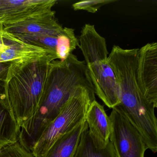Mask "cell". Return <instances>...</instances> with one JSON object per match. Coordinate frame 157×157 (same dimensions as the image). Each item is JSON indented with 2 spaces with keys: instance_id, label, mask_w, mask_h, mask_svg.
I'll list each match as a JSON object with an SVG mask.
<instances>
[{
  "instance_id": "ba28073f",
  "label": "cell",
  "mask_w": 157,
  "mask_h": 157,
  "mask_svg": "<svg viewBox=\"0 0 157 157\" xmlns=\"http://www.w3.org/2000/svg\"><path fill=\"white\" fill-rule=\"evenodd\" d=\"M136 77L143 97L157 107V44L148 43L139 49Z\"/></svg>"
},
{
  "instance_id": "5bb4252c",
  "label": "cell",
  "mask_w": 157,
  "mask_h": 157,
  "mask_svg": "<svg viewBox=\"0 0 157 157\" xmlns=\"http://www.w3.org/2000/svg\"><path fill=\"white\" fill-rule=\"evenodd\" d=\"M79 46V40L75 36L74 29L63 28V33L58 38L56 48L57 58L61 61L65 60Z\"/></svg>"
},
{
  "instance_id": "30bf717a",
  "label": "cell",
  "mask_w": 157,
  "mask_h": 157,
  "mask_svg": "<svg viewBox=\"0 0 157 157\" xmlns=\"http://www.w3.org/2000/svg\"><path fill=\"white\" fill-rule=\"evenodd\" d=\"M86 122L93 136L101 143L106 145L110 141V118L103 106L96 100L92 102L88 109Z\"/></svg>"
},
{
  "instance_id": "7a4b0ae2",
  "label": "cell",
  "mask_w": 157,
  "mask_h": 157,
  "mask_svg": "<svg viewBox=\"0 0 157 157\" xmlns=\"http://www.w3.org/2000/svg\"><path fill=\"white\" fill-rule=\"evenodd\" d=\"M54 60L45 59L8 67L2 93L14 116L19 135L39 108Z\"/></svg>"
},
{
  "instance_id": "e0dca14e",
  "label": "cell",
  "mask_w": 157,
  "mask_h": 157,
  "mask_svg": "<svg viewBox=\"0 0 157 157\" xmlns=\"http://www.w3.org/2000/svg\"><path fill=\"white\" fill-rule=\"evenodd\" d=\"M1 44H2L1 38V37H0V47H1Z\"/></svg>"
},
{
  "instance_id": "3957f363",
  "label": "cell",
  "mask_w": 157,
  "mask_h": 157,
  "mask_svg": "<svg viewBox=\"0 0 157 157\" xmlns=\"http://www.w3.org/2000/svg\"><path fill=\"white\" fill-rule=\"evenodd\" d=\"M78 40L94 93L113 109L119 104V93L114 73L108 62L105 38L97 33L94 25L87 24Z\"/></svg>"
},
{
  "instance_id": "ac0fdd59",
  "label": "cell",
  "mask_w": 157,
  "mask_h": 157,
  "mask_svg": "<svg viewBox=\"0 0 157 157\" xmlns=\"http://www.w3.org/2000/svg\"><path fill=\"white\" fill-rule=\"evenodd\" d=\"M2 62L1 61V60H0V64H1Z\"/></svg>"
},
{
  "instance_id": "8fae6325",
  "label": "cell",
  "mask_w": 157,
  "mask_h": 157,
  "mask_svg": "<svg viewBox=\"0 0 157 157\" xmlns=\"http://www.w3.org/2000/svg\"><path fill=\"white\" fill-rule=\"evenodd\" d=\"M86 122L59 137L43 157H73Z\"/></svg>"
},
{
  "instance_id": "2e32d148",
  "label": "cell",
  "mask_w": 157,
  "mask_h": 157,
  "mask_svg": "<svg viewBox=\"0 0 157 157\" xmlns=\"http://www.w3.org/2000/svg\"><path fill=\"white\" fill-rule=\"evenodd\" d=\"M112 0H91L78 2L72 4L74 10H83L91 13H96L100 8L104 5L115 2Z\"/></svg>"
},
{
  "instance_id": "52a82bcc",
  "label": "cell",
  "mask_w": 157,
  "mask_h": 157,
  "mask_svg": "<svg viewBox=\"0 0 157 157\" xmlns=\"http://www.w3.org/2000/svg\"><path fill=\"white\" fill-rule=\"evenodd\" d=\"M2 44L0 47V60L2 63L21 66L45 59L55 60L56 55L40 47L27 44L3 30L0 26Z\"/></svg>"
},
{
  "instance_id": "4fadbf2b",
  "label": "cell",
  "mask_w": 157,
  "mask_h": 157,
  "mask_svg": "<svg viewBox=\"0 0 157 157\" xmlns=\"http://www.w3.org/2000/svg\"><path fill=\"white\" fill-rule=\"evenodd\" d=\"M19 132L12 111L0 92V150L17 142Z\"/></svg>"
},
{
  "instance_id": "9c48e42d",
  "label": "cell",
  "mask_w": 157,
  "mask_h": 157,
  "mask_svg": "<svg viewBox=\"0 0 157 157\" xmlns=\"http://www.w3.org/2000/svg\"><path fill=\"white\" fill-rule=\"evenodd\" d=\"M56 0H0V25H11L51 12Z\"/></svg>"
},
{
  "instance_id": "9a60e30c",
  "label": "cell",
  "mask_w": 157,
  "mask_h": 157,
  "mask_svg": "<svg viewBox=\"0 0 157 157\" xmlns=\"http://www.w3.org/2000/svg\"><path fill=\"white\" fill-rule=\"evenodd\" d=\"M0 157H36L19 141L7 145L0 150Z\"/></svg>"
},
{
  "instance_id": "277c9868",
  "label": "cell",
  "mask_w": 157,
  "mask_h": 157,
  "mask_svg": "<svg viewBox=\"0 0 157 157\" xmlns=\"http://www.w3.org/2000/svg\"><path fill=\"white\" fill-rule=\"evenodd\" d=\"M95 93L79 87L58 115L46 127L30 150L36 157H43L56 140L80 124L86 122L87 111Z\"/></svg>"
},
{
  "instance_id": "7c38bea8",
  "label": "cell",
  "mask_w": 157,
  "mask_h": 157,
  "mask_svg": "<svg viewBox=\"0 0 157 157\" xmlns=\"http://www.w3.org/2000/svg\"><path fill=\"white\" fill-rule=\"evenodd\" d=\"M73 157H116L113 144L106 145L98 141L89 130L86 123Z\"/></svg>"
},
{
  "instance_id": "6da1fadb",
  "label": "cell",
  "mask_w": 157,
  "mask_h": 157,
  "mask_svg": "<svg viewBox=\"0 0 157 157\" xmlns=\"http://www.w3.org/2000/svg\"><path fill=\"white\" fill-rule=\"evenodd\" d=\"M81 86L94 93L85 61L72 53L63 61H52L43 100L33 119L20 131L19 141L30 149Z\"/></svg>"
},
{
  "instance_id": "d6986e66",
  "label": "cell",
  "mask_w": 157,
  "mask_h": 157,
  "mask_svg": "<svg viewBox=\"0 0 157 157\" xmlns=\"http://www.w3.org/2000/svg\"><path fill=\"white\" fill-rule=\"evenodd\" d=\"M0 26H1V25H0Z\"/></svg>"
},
{
  "instance_id": "8992f818",
  "label": "cell",
  "mask_w": 157,
  "mask_h": 157,
  "mask_svg": "<svg viewBox=\"0 0 157 157\" xmlns=\"http://www.w3.org/2000/svg\"><path fill=\"white\" fill-rule=\"evenodd\" d=\"M109 118V140L116 157H144L147 147L137 129L115 109H113Z\"/></svg>"
},
{
  "instance_id": "5b68a950",
  "label": "cell",
  "mask_w": 157,
  "mask_h": 157,
  "mask_svg": "<svg viewBox=\"0 0 157 157\" xmlns=\"http://www.w3.org/2000/svg\"><path fill=\"white\" fill-rule=\"evenodd\" d=\"M55 14L52 11L15 24L2 25V28L25 43L56 54L58 38L63 33V28L56 19Z\"/></svg>"
}]
</instances>
